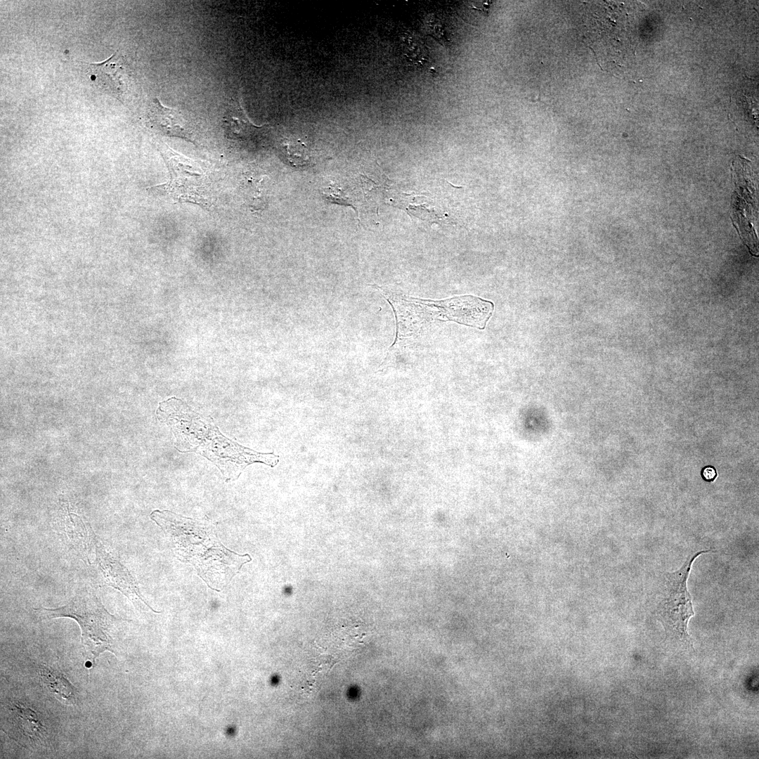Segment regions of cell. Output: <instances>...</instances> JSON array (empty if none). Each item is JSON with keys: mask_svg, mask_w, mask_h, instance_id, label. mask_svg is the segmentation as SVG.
<instances>
[{"mask_svg": "<svg viewBox=\"0 0 759 759\" xmlns=\"http://www.w3.org/2000/svg\"><path fill=\"white\" fill-rule=\"evenodd\" d=\"M226 123L228 131L234 136H241L250 126H254L247 119L239 103L230 105L227 112Z\"/></svg>", "mask_w": 759, "mask_h": 759, "instance_id": "4fadbf2b", "label": "cell"}, {"mask_svg": "<svg viewBox=\"0 0 759 759\" xmlns=\"http://www.w3.org/2000/svg\"><path fill=\"white\" fill-rule=\"evenodd\" d=\"M148 119L151 126L162 134L193 142V125L179 110L163 106L157 98L150 103Z\"/></svg>", "mask_w": 759, "mask_h": 759, "instance_id": "9c48e42d", "label": "cell"}, {"mask_svg": "<svg viewBox=\"0 0 759 759\" xmlns=\"http://www.w3.org/2000/svg\"><path fill=\"white\" fill-rule=\"evenodd\" d=\"M283 151L292 167H301L311 162V155L307 146L299 139H285Z\"/></svg>", "mask_w": 759, "mask_h": 759, "instance_id": "7c38bea8", "label": "cell"}, {"mask_svg": "<svg viewBox=\"0 0 759 759\" xmlns=\"http://www.w3.org/2000/svg\"><path fill=\"white\" fill-rule=\"evenodd\" d=\"M34 610L41 620L70 618L76 621L81 629L84 655L93 666L100 654L105 651L115 654L110 632L117 622L124 619L109 613L93 592L81 589L64 606Z\"/></svg>", "mask_w": 759, "mask_h": 759, "instance_id": "277c9868", "label": "cell"}, {"mask_svg": "<svg viewBox=\"0 0 759 759\" xmlns=\"http://www.w3.org/2000/svg\"><path fill=\"white\" fill-rule=\"evenodd\" d=\"M372 287L389 303L396 318V338L385 358L394 356L435 322L453 321L484 330L494 309L492 301L473 295L430 300L410 297L390 287Z\"/></svg>", "mask_w": 759, "mask_h": 759, "instance_id": "3957f363", "label": "cell"}, {"mask_svg": "<svg viewBox=\"0 0 759 759\" xmlns=\"http://www.w3.org/2000/svg\"><path fill=\"white\" fill-rule=\"evenodd\" d=\"M709 552L711 550L698 551L689 556L677 571L664 573L659 585L656 616L662 623L667 637L689 648L693 647L687 626L694 611L687 582L694 561L699 555Z\"/></svg>", "mask_w": 759, "mask_h": 759, "instance_id": "5b68a950", "label": "cell"}, {"mask_svg": "<svg viewBox=\"0 0 759 759\" xmlns=\"http://www.w3.org/2000/svg\"><path fill=\"white\" fill-rule=\"evenodd\" d=\"M87 535H85L87 541L85 543L93 550L95 556L93 560L89 563L97 569L104 583L118 590L130 600L139 599L153 611L160 613L153 609L143 599L136 580L116 554L105 546L91 528H87Z\"/></svg>", "mask_w": 759, "mask_h": 759, "instance_id": "ba28073f", "label": "cell"}, {"mask_svg": "<svg viewBox=\"0 0 759 759\" xmlns=\"http://www.w3.org/2000/svg\"><path fill=\"white\" fill-rule=\"evenodd\" d=\"M171 543L172 550L182 562L191 564L207 586L221 591L227 586L242 566L252 560L220 541L214 525L169 510H154L150 514Z\"/></svg>", "mask_w": 759, "mask_h": 759, "instance_id": "7a4b0ae2", "label": "cell"}, {"mask_svg": "<svg viewBox=\"0 0 759 759\" xmlns=\"http://www.w3.org/2000/svg\"><path fill=\"white\" fill-rule=\"evenodd\" d=\"M701 476L705 481L710 482L713 481L716 478L717 472L713 467L707 466L703 468Z\"/></svg>", "mask_w": 759, "mask_h": 759, "instance_id": "9a60e30c", "label": "cell"}, {"mask_svg": "<svg viewBox=\"0 0 759 759\" xmlns=\"http://www.w3.org/2000/svg\"><path fill=\"white\" fill-rule=\"evenodd\" d=\"M38 674L42 684L60 701L66 705L77 703V689L62 671L41 664L39 667Z\"/></svg>", "mask_w": 759, "mask_h": 759, "instance_id": "8fae6325", "label": "cell"}, {"mask_svg": "<svg viewBox=\"0 0 759 759\" xmlns=\"http://www.w3.org/2000/svg\"><path fill=\"white\" fill-rule=\"evenodd\" d=\"M4 724L8 734L25 747L45 745L48 727L40 712L24 700L14 699L4 706Z\"/></svg>", "mask_w": 759, "mask_h": 759, "instance_id": "52a82bcc", "label": "cell"}, {"mask_svg": "<svg viewBox=\"0 0 759 759\" xmlns=\"http://www.w3.org/2000/svg\"><path fill=\"white\" fill-rule=\"evenodd\" d=\"M261 180L262 179L259 180L250 176L247 178L245 184V193L249 205L256 209H261L264 205V197L262 195L263 191L261 186Z\"/></svg>", "mask_w": 759, "mask_h": 759, "instance_id": "5bb4252c", "label": "cell"}, {"mask_svg": "<svg viewBox=\"0 0 759 759\" xmlns=\"http://www.w3.org/2000/svg\"><path fill=\"white\" fill-rule=\"evenodd\" d=\"M160 149L169 171V179L148 188L161 190L179 202H193L205 207L211 206L213 187L205 165L168 145H164Z\"/></svg>", "mask_w": 759, "mask_h": 759, "instance_id": "8992f818", "label": "cell"}, {"mask_svg": "<svg viewBox=\"0 0 759 759\" xmlns=\"http://www.w3.org/2000/svg\"><path fill=\"white\" fill-rule=\"evenodd\" d=\"M88 73L96 86L117 98L126 91V71L115 54L103 63L89 64Z\"/></svg>", "mask_w": 759, "mask_h": 759, "instance_id": "30bf717a", "label": "cell"}, {"mask_svg": "<svg viewBox=\"0 0 759 759\" xmlns=\"http://www.w3.org/2000/svg\"><path fill=\"white\" fill-rule=\"evenodd\" d=\"M156 415L171 431L179 452L205 457L219 469L226 482L236 480L253 463L273 467L279 462L280 457L273 452L259 453L225 436L212 417L196 412L176 397L160 402Z\"/></svg>", "mask_w": 759, "mask_h": 759, "instance_id": "6da1fadb", "label": "cell"}]
</instances>
